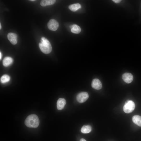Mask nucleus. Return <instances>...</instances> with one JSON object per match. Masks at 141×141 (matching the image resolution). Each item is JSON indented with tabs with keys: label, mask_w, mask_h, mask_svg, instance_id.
I'll list each match as a JSON object with an SVG mask.
<instances>
[{
	"label": "nucleus",
	"mask_w": 141,
	"mask_h": 141,
	"mask_svg": "<svg viewBox=\"0 0 141 141\" xmlns=\"http://www.w3.org/2000/svg\"><path fill=\"white\" fill-rule=\"evenodd\" d=\"M10 79V76L8 75L5 74L1 78L0 81L2 83H5L9 81Z\"/></svg>",
	"instance_id": "16"
},
{
	"label": "nucleus",
	"mask_w": 141,
	"mask_h": 141,
	"mask_svg": "<svg viewBox=\"0 0 141 141\" xmlns=\"http://www.w3.org/2000/svg\"><path fill=\"white\" fill-rule=\"evenodd\" d=\"M81 7V5L78 3L70 5L68 7L69 9L73 11H75L80 8Z\"/></svg>",
	"instance_id": "14"
},
{
	"label": "nucleus",
	"mask_w": 141,
	"mask_h": 141,
	"mask_svg": "<svg viewBox=\"0 0 141 141\" xmlns=\"http://www.w3.org/2000/svg\"><path fill=\"white\" fill-rule=\"evenodd\" d=\"M133 122L139 126L141 127V116L136 115L133 116L132 118Z\"/></svg>",
	"instance_id": "11"
},
{
	"label": "nucleus",
	"mask_w": 141,
	"mask_h": 141,
	"mask_svg": "<svg viewBox=\"0 0 141 141\" xmlns=\"http://www.w3.org/2000/svg\"><path fill=\"white\" fill-rule=\"evenodd\" d=\"M124 81L127 83H131L133 80V76L130 73H126L124 74L122 77Z\"/></svg>",
	"instance_id": "7"
},
{
	"label": "nucleus",
	"mask_w": 141,
	"mask_h": 141,
	"mask_svg": "<svg viewBox=\"0 0 141 141\" xmlns=\"http://www.w3.org/2000/svg\"><path fill=\"white\" fill-rule=\"evenodd\" d=\"M48 28L52 31L56 30L58 28L59 24L58 22L54 19H50L48 23Z\"/></svg>",
	"instance_id": "4"
},
{
	"label": "nucleus",
	"mask_w": 141,
	"mask_h": 141,
	"mask_svg": "<svg viewBox=\"0 0 141 141\" xmlns=\"http://www.w3.org/2000/svg\"><path fill=\"white\" fill-rule=\"evenodd\" d=\"M92 130L91 126L89 125H84L81 128V132L83 133H90Z\"/></svg>",
	"instance_id": "15"
},
{
	"label": "nucleus",
	"mask_w": 141,
	"mask_h": 141,
	"mask_svg": "<svg viewBox=\"0 0 141 141\" xmlns=\"http://www.w3.org/2000/svg\"><path fill=\"white\" fill-rule=\"evenodd\" d=\"M39 46L41 51L45 54H49L52 50V46L50 42L44 37L42 38Z\"/></svg>",
	"instance_id": "2"
},
{
	"label": "nucleus",
	"mask_w": 141,
	"mask_h": 141,
	"mask_svg": "<svg viewBox=\"0 0 141 141\" xmlns=\"http://www.w3.org/2000/svg\"><path fill=\"white\" fill-rule=\"evenodd\" d=\"M91 86L93 88L97 90H99L102 88V84L99 79H95L92 81Z\"/></svg>",
	"instance_id": "6"
},
{
	"label": "nucleus",
	"mask_w": 141,
	"mask_h": 141,
	"mask_svg": "<svg viewBox=\"0 0 141 141\" xmlns=\"http://www.w3.org/2000/svg\"><path fill=\"white\" fill-rule=\"evenodd\" d=\"M39 121L38 116L34 114L28 116L25 121V125L29 127L36 128L39 126Z\"/></svg>",
	"instance_id": "1"
},
{
	"label": "nucleus",
	"mask_w": 141,
	"mask_h": 141,
	"mask_svg": "<svg viewBox=\"0 0 141 141\" xmlns=\"http://www.w3.org/2000/svg\"><path fill=\"white\" fill-rule=\"evenodd\" d=\"M1 23H0V29H1Z\"/></svg>",
	"instance_id": "20"
},
{
	"label": "nucleus",
	"mask_w": 141,
	"mask_h": 141,
	"mask_svg": "<svg viewBox=\"0 0 141 141\" xmlns=\"http://www.w3.org/2000/svg\"><path fill=\"white\" fill-rule=\"evenodd\" d=\"M66 103V100L64 98H60L57 100V107L58 110H61L64 107Z\"/></svg>",
	"instance_id": "9"
},
{
	"label": "nucleus",
	"mask_w": 141,
	"mask_h": 141,
	"mask_svg": "<svg viewBox=\"0 0 141 141\" xmlns=\"http://www.w3.org/2000/svg\"><path fill=\"white\" fill-rule=\"evenodd\" d=\"M30 1H35V0H30Z\"/></svg>",
	"instance_id": "21"
},
{
	"label": "nucleus",
	"mask_w": 141,
	"mask_h": 141,
	"mask_svg": "<svg viewBox=\"0 0 141 141\" xmlns=\"http://www.w3.org/2000/svg\"><path fill=\"white\" fill-rule=\"evenodd\" d=\"M55 0H42L41 1L40 4L43 7L52 5L56 2Z\"/></svg>",
	"instance_id": "12"
},
{
	"label": "nucleus",
	"mask_w": 141,
	"mask_h": 141,
	"mask_svg": "<svg viewBox=\"0 0 141 141\" xmlns=\"http://www.w3.org/2000/svg\"><path fill=\"white\" fill-rule=\"evenodd\" d=\"M80 141H86V140L83 138H81L80 139Z\"/></svg>",
	"instance_id": "18"
},
{
	"label": "nucleus",
	"mask_w": 141,
	"mask_h": 141,
	"mask_svg": "<svg viewBox=\"0 0 141 141\" xmlns=\"http://www.w3.org/2000/svg\"><path fill=\"white\" fill-rule=\"evenodd\" d=\"M89 95L86 92H83L79 93L77 96L76 99L77 101L80 103L85 102L88 99Z\"/></svg>",
	"instance_id": "5"
},
{
	"label": "nucleus",
	"mask_w": 141,
	"mask_h": 141,
	"mask_svg": "<svg viewBox=\"0 0 141 141\" xmlns=\"http://www.w3.org/2000/svg\"><path fill=\"white\" fill-rule=\"evenodd\" d=\"M13 62V60L11 57H6L4 58L3 61V64L4 66L7 67L11 65Z\"/></svg>",
	"instance_id": "10"
},
{
	"label": "nucleus",
	"mask_w": 141,
	"mask_h": 141,
	"mask_svg": "<svg viewBox=\"0 0 141 141\" xmlns=\"http://www.w3.org/2000/svg\"><path fill=\"white\" fill-rule=\"evenodd\" d=\"M71 28V31L72 32L75 34H78L80 32L81 29L80 27L74 24L70 26Z\"/></svg>",
	"instance_id": "13"
},
{
	"label": "nucleus",
	"mask_w": 141,
	"mask_h": 141,
	"mask_svg": "<svg viewBox=\"0 0 141 141\" xmlns=\"http://www.w3.org/2000/svg\"><path fill=\"white\" fill-rule=\"evenodd\" d=\"M7 38L11 43L15 45L17 42V35L13 33H9L7 35Z\"/></svg>",
	"instance_id": "8"
},
{
	"label": "nucleus",
	"mask_w": 141,
	"mask_h": 141,
	"mask_svg": "<svg viewBox=\"0 0 141 141\" xmlns=\"http://www.w3.org/2000/svg\"><path fill=\"white\" fill-rule=\"evenodd\" d=\"M135 108V104L131 100H129L126 102L123 107L124 111L126 113L132 112Z\"/></svg>",
	"instance_id": "3"
},
{
	"label": "nucleus",
	"mask_w": 141,
	"mask_h": 141,
	"mask_svg": "<svg viewBox=\"0 0 141 141\" xmlns=\"http://www.w3.org/2000/svg\"><path fill=\"white\" fill-rule=\"evenodd\" d=\"M2 53L1 52H0V60L2 58Z\"/></svg>",
	"instance_id": "19"
},
{
	"label": "nucleus",
	"mask_w": 141,
	"mask_h": 141,
	"mask_svg": "<svg viewBox=\"0 0 141 141\" xmlns=\"http://www.w3.org/2000/svg\"><path fill=\"white\" fill-rule=\"evenodd\" d=\"M121 1L120 0H113V1L116 3H119Z\"/></svg>",
	"instance_id": "17"
}]
</instances>
